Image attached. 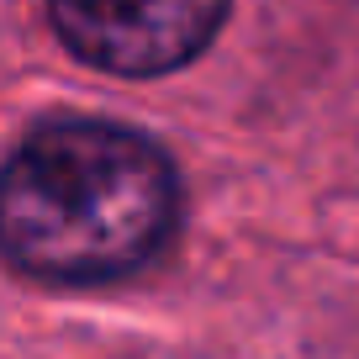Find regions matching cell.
<instances>
[{"instance_id":"1","label":"cell","mask_w":359,"mask_h":359,"mask_svg":"<svg viewBox=\"0 0 359 359\" xmlns=\"http://www.w3.org/2000/svg\"><path fill=\"white\" fill-rule=\"evenodd\" d=\"M6 254L43 280H116L175 233V169L111 122H48L6 169Z\"/></svg>"},{"instance_id":"2","label":"cell","mask_w":359,"mask_h":359,"mask_svg":"<svg viewBox=\"0 0 359 359\" xmlns=\"http://www.w3.org/2000/svg\"><path fill=\"white\" fill-rule=\"evenodd\" d=\"M48 16L85 64L148 79L191 64L217 37L227 0H48Z\"/></svg>"}]
</instances>
